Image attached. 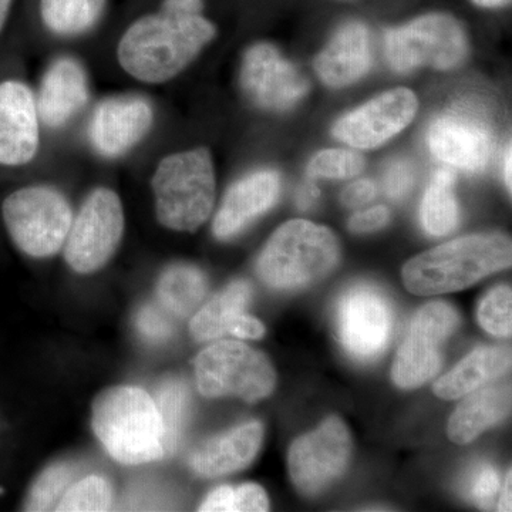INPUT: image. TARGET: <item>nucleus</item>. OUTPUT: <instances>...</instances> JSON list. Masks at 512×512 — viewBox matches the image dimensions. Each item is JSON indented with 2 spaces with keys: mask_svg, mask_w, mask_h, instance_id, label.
Wrapping results in <instances>:
<instances>
[{
  "mask_svg": "<svg viewBox=\"0 0 512 512\" xmlns=\"http://www.w3.org/2000/svg\"><path fill=\"white\" fill-rule=\"evenodd\" d=\"M205 0H160L137 16L117 43V62L131 79L150 86L171 82L217 36Z\"/></svg>",
  "mask_w": 512,
  "mask_h": 512,
  "instance_id": "nucleus-1",
  "label": "nucleus"
},
{
  "mask_svg": "<svg viewBox=\"0 0 512 512\" xmlns=\"http://www.w3.org/2000/svg\"><path fill=\"white\" fill-rule=\"evenodd\" d=\"M511 239L500 234L468 235L414 256L403 268V282L414 295L463 291L485 276L508 268Z\"/></svg>",
  "mask_w": 512,
  "mask_h": 512,
  "instance_id": "nucleus-2",
  "label": "nucleus"
},
{
  "mask_svg": "<svg viewBox=\"0 0 512 512\" xmlns=\"http://www.w3.org/2000/svg\"><path fill=\"white\" fill-rule=\"evenodd\" d=\"M92 424L111 458L127 466L165 457L164 427L153 397L134 386L104 390L93 403Z\"/></svg>",
  "mask_w": 512,
  "mask_h": 512,
  "instance_id": "nucleus-3",
  "label": "nucleus"
},
{
  "mask_svg": "<svg viewBox=\"0 0 512 512\" xmlns=\"http://www.w3.org/2000/svg\"><path fill=\"white\" fill-rule=\"evenodd\" d=\"M151 190L157 221L177 232H195L214 210L217 177L210 150L177 151L158 161Z\"/></svg>",
  "mask_w": 512,
  "mask_h": 512,
  "instance_id": "nucleus-4",
  "label": "nucleus"
},
{
  "mask_svg": "<svg viewBox=\"0 0 512 512\" xmlns=\"http://www.w3.org/2000/svg\"><path fill=\"white\" fill-rule=\"evenodd\" d=\"M339 254L338 239L329 228L305 220L288 221L266 242L256 272L271 288L296 291L329 275Z\"/></svg>",
  "mask_w": 512,
  "mask_h": 512,
  "instance_id": "nucleus-5",
  "label": "nucleus"
},
{
  "mask_svg": "<svg viewBox=\"0 0 512 512\" xmlns=\"http://www.w3.org/2000/svg\"><path fill=\"white\" fill-rule=\"evenodd\" d=\"M74 212L66 195L46 184L10 192L2 220L15 247L30 258H52L63 251Z\"/></svg>",
  "mask_w": 512,
  "mask_h": 512,
  "instance_id": "nucleus-6",
  "label": "nucleus"
},
{
  "mask_svg": "<svg viewBox=\"0 0 512 512\" xmlns=\"http://www.w3.org/2000/svg\"><path fill=\"white\" fill-rule=\"evenodd\" d=\"M202 396L239 397L258 402L274 392L276 375L268 357L237 340H220L195 359Z\"/></svg>",
  "mask_w": 512,
  "mask_h": 512,
  "instance_id": "nucleus-7",
  "label": "nucleus"
},
{
  "mask_svg": "<svg viewBox=\"0 0 512 512\" xmlns=\"http://www.w3.org/2000/svg\"><path fill=\"white\" fill-rule=\"evenodd\" d=\"M470 50L466 30L453 16L431 13L400 28L387 30L384 55L396 72L421 66L450 70L466 60Z\"/></svg>",
  "mask_w": 512,
  "mask_h": 512,
  "instance_id": "nucleus-8",
  "label": "nucleus"
},
{
  "mask_svg": "<svg viewBox=\"0 0 512 512\" xmlns=\"http://www.w3.org/2000/svg\"><path fill=\"white\" fill-rule=\"evenodd\" d=\"M126 228L123 202L109 187L94 188L73 217L63 252L77 274L100 271L116 254Z\"/></svg>",
  "mask_w": 512,
  "mask_h": 512,
  "instance_id": "nucleus-9",
  "label": "nucleus"
},
{
  "mask_svg": "<svg viewBox=\"0 0 512 512\" xmlns=\"http://www.w3.org/2000/svg\"><path fill=\"white\" fill-rule=\"evenodd\" d=\"M336 328L343 348L359 362L377 359L392 339L394 311L376 286H352L336 306Z\"/></svg>",
  "mask_w": 512,
  "mask_h": 512,
  "instance_id": "nucleus-10",
  "label": "nucleus"
},
{
  "mask_svg": "<svg viewBox=\"0 0 512 512\" xmlns=\"http://www.w3.org/2000/svg\"><path fill=\"white\" fill-rule=\"evenodd\" d=\"M460 318L453 306L433 302L423 306L410 323L396 362L393 382L402 389H416L439 373L440 348L458 328Z\"/></svg>",
  "mask_w": 512,
  "mask_h": 512,
  "instance_id": "nucleus-11",
  "label": "nucleus"
},
{
  "mask_svg": "<svg viewBox=\"0 0 512 512\" xmlns=\"http://www.w3.org/2000/svg\"><path fill=\"white\" fill-rule=\"evenodd\" d=\"M352 440L345 423L329 417L315 431L299 437L289 450L293 484L306 495L318 494L338 480L349 464Z\"/></svg>",
  "mask_w": 512,
  "mask_h": 512,
  "instance_id": "nucleus-12",
  "label": "nucleus"
},
{
  "mask_svg": "<svg viewBox=\"0 0 512 512\" xmlns=\"http://www.w3.org/2000/svg\"><path fill=\"white\" fill-rule=\"evenodd\" d=\"M494 131L480 113L460 107L431 121L427 146L441 163L467 174H478L490 163Z\"/></svg>",
  "mask_w": 512,
  "mask_h": 512,
  "instance_id": "nucleus-13",
  "label": "nucleus"
},
{
  "mask_svg": "<svg viewBox=\"0 0 512 512\" xmlns=\"http://www.w3.org/2000/svg\"><path fill=\"white\" fill-rule=\"evenodd\" d=\"M239 80L247 99L266 111L291 110L309 92L308 79L269 43L249 47Z\"/></svg>",
  "mask_w": 512,
  "mask_h": 512,
  "instance_id": "nucleus-14",
  "label": "nucleus"
},
{
  "mask_svg": "<svg viewBox=\"0 0 512 512\" xmlns=\"http://www.w3.org/2000/svg\"><path fill=\"white\" fill-rule=\"evenodd\" d=\"M156 113L147 97L117 94L94 107L87 137L94 153L104 160H119L150 134Z\"/></svg>",
  "mask_w": 512,
  "mask_h": 512,
  "instance_id": "nucleus-15",
  "label": "nucleus"
},
{
  "mask_svg": "<svg viewBox=\"0 0 512 512\" xmlns=\"http://www.w3.org/2000/svg\"><path fill=\"white\" fill-rule=\"evenodd\" d=\"M417 109L419 101L412 90H390L340 117L333 126V136L350 147L370 150L409 126Z\"/></svg>",
  "mask_w": 512,
  "mask_h": 512,
  "instance_id": "nucleus-16",
  "label": "nucleus"
},
{
  "mask_svg": "<svg viewBox=\"0 0 512 512\" xmlns=\"http://www.w3.org/2000/svg\"><path fill=\"white\" fill-rule=\"evenodd\" d=\"M42 121L36 93L16 77L0 80V167L22 168L39 156Z\"/></svg>",
  "mask_w": 512,
  "mask_h": 512,
  "instance_id": "nucleus-17",
  "label": "nucleus"
},
{
  "mask_svg": "<svg viewBox=\"0 0 512 512\" xmlns=\"http://www.w3.org/2000/svg\"><path fill=\"white\" fill-rule=\"evenodd\" d=\"M42 126L66 127L90 101L89 74L73 56H59L47 66L36 94Z\"/></svg>",
  "mask_w": 512,
  "mask_h": 512,
  "instance_id": "nucleus-18",
  "label": "nucleus"
},
{
  "mask_svg": "<svg viewBox=\"0 0 512 512\" xmlns=\"http://www.w3.org/2000/svg\"><path fill=\"white\" fill-rule=\"evenodd\" d=\"M282 181L278 171L256 170L239 178L229 187L217 215H215V237L228 241L237 237L271 210L281 195Z\"/></svg>",
  "mask_w": 512,
  "mask_h": 512,
  "instance_id": "nucleus-19",
  "label": "nucleus"
},
{
  "mask_svg": "<svg viewBox=\"0 0 512 512\" xmlns=\"http://www.w3.org/2000/svg\"><path fill=\"white\" fill-rule=\"evenodd\" d=\"M252 299V286L235 281L195 313L190 323L191 335L198 342H210L231 335L238 339H261L265 326L245 313Z\"/></svg>",
  "mask_w": 512,
  "mask_h": 512,
  "instance_id": "nucleus-20",
  "label": "nucleus"
},
{
  "mask_svg": "<svg viewBox=\"0 0 512 512\" xmlns=\"http://www.w3.org/2000/svg\"><path fill=\"white\" fill-rule=\"evenodd\" d=\"M373 64L372 37L360 22L340 26L328 46L316 56V74L326 86L342 89L362 79Z\"/></svg>",
  "mask_w": 512,
  "mask_h": 512,
  "instance_id": "nucleus-21",
  "label": "nucleus"
},
{
  "mask_svg": "<svg viewBox=\"0 0 512 512\" xmlns=\"http://www.w3.org/2000/svg\"><path fill=\"white\" fill-rule=\"evenodd\" d=\"M262 440V424L259 421H249L237 429L200 444L188 457V464L201 477L227 476L248 467L254 461L262 446Z\"/></svg>",
  "mask_w": 512,
  "mask_h": 512,
  "instance_id": "nucleus-22",
  "label": "nucleus"
},
{
  "mask_svg": "<svg viewBox=\"0 0 512 512\" xmlns=\"http://www.w3.org/2000/svg\"><path fill=\"white\" fill-rule=\"evenodd\" d=\"M511 410L508 384L478 387L451 414L447 433L451 441L467 444L504 419Z\"/></svg>",
  "mask_w": 512,
  "mask_h": 512,
  "instance_id": "nucleus-23",
  "label": "nucleus"
},
{
  "mask_svg": "<svg viewBox=\"0 0 512 512\" xmlns=\"http://www.w3.org/2000/svg\"><path fill=\"white\" fill-rule=\"evenodd\" d=\"M510 367V349L500 346L478 348L434 383V393L444 400L461 399L490 380L505 375Z\"/></svg>",
  "mask_w": 512,
  "mask_h": 512,
  "instance_id": "nucleus-24",
  "label": "nucleus"
},
{
  "mask_svg": "<svg viewBox=\"0 0 512 512\" xmlns=\"http://www.w3.org/2000/svg\"><path fill=\"white\" fill-rule=\"evenodd\" d=\"M110 0H36L42 28L57 39L90 35L106 18Z\"/></svg>",
  "mask_w": 512,
  "mask_h": 512,
  "instance_id": "nucleus-25",
  "label": "nucleus"
},
{
  "mask_svg": "<svg viewBox=\"0 0 512 512\" xmlns=\"http://www.w3.org/2000/svg\"><path fill=\"white\" fill-rule=\"evenodd\" d=\"M207 288V278L197 266H168L158 279V305L173 318H188L204 301Z\"/></svg>",
  "mask_w": 512,
  "mask_h": 512,
  "instance_id": "nucleus-26",
  "label": "nucleus"
},
{
  "mask_svg": "<svg viewBox=\"0 0 512 512\" xmlns=\"http://www.w3.org/2000/svg\"><path fill=\"white\" fill-rule=\"evenodd\" d=\"M456 175L450 170H439L431 178L420 207L424 231L431 237L451 234L460 222V207L454 194Z\"/></svg>",
  "mask_w": 512,
  "mask_h": 512,
  "instance_id": "nucleus-27",
  "label": "nucleus"
},
{
  "mask_svg": "<svg viewBox=\"0 0 512 512\" xmlns=\"http://www.w3.org/2000/svg\"><path fill=\"white\" fill-rule=\"evenodd\" d=\"M154 402L163 421L165 456H168L180 443L190 416V392L180 380H170L160 387Z\"/></svg>",
  "mask_w": 512,
  "mask_h": 512,
  "instance_id": "nucleus-28",
  "label": "nucleus"
},
{
  "mask_svg": "<svg viewBox=\"0 0 512 512\" xmlns=\"http://www.w3.org/2000/svg\"><path fill=\"white\" fill-rule=\"evenodd\" d=\"M269 510L268 495L258 484H244L238 488L222 485L201 504L204 512H262Z\"/></svg>",
  "mask_w": 512,
  "mask_h": 512,
  "instance_id": "nucleus-29",
  "label": "nucleus"
},
{
  "mask_svg": "<svg viewBox=\"0 0 512 512\" xmlns=\"http://www.w3.org/2000/svg\"><path fill=\"white\" fill-rule=\"evenodd\" d=\"M111 504L113 488L109 481L104 477L89 476L67 488L55 511H109Z\"/></svg>",
  "mask_w": 512,
  "mask_h": 512,
  "instance_id": "nucleus-30",
  "label": "nucleus"
},
{
  "mask_svg": "<svg viewBox=\"0 0 512 512\" xmlns=\"http://www.w3.org/2000/svg\"><path fill=\"white\" fill-rule=\"evenodd\" d=\"M76 470L72 464L57 463L43 471L37 477L36 483L30 488L28 500L25 503L26 511L56 510L60 498L72 485Z\"/></svg>",
  "mask_w": 512,
  "mask_h": 512,
  "instance_id": "nucleus-31",
  "label": "nucleus"
},
{
  "mask_svg": "<svg viewBox=\"0 0 512 512\" xmlns=\"http://www.w3.org/2000/svg\"><path fill=\"white\" fill-rule=\"evenodd\" d=\"M365 157L352 150L329 148L313 156L308 164V177L328 178V180H348L365 170Z\"/></svg>",
  "mask_w": 512,
  "mask_h": 512,
  "instance_id": "nucleus-32",
  "label": "nucleus"
},
{
  "mask_svg": "<svg viewBox=\"0 0 512 512\" xmlns=\"http://www.w3.org/2000/svg\"><path fill=\"white\" fill-rule=\"evenodd\" d=\"M478 320L494 336L508 338L512 330V292L510 286H498L481 302Z\"/></svg>",
  "mask_w": 512,
  "mask_h": 512,
  "instance_id": "nucleus-33",
  "label": "nucleus"
},
{
  "mask_svg": "<svg viewBox=\"0 0 512 512\" xmlns=\"http://www.w3.org/2000/svg\"><path fill=\"white\" fill-rule=\"evenodd\" d=\"M136 325L141 338L151 343H163L174 333L170 315L153 303L141 306L137 313Z\"/></svg>",
  "mask_w": 512,
  "mask_h": 512,
  "instance_id": "nucleus-34",
  "label": "nucleus"
},
{
  "mask_svg": "<svg viewBox=\"0 0 512 512\" xmlns=\"http://www.w3.org/2000/svg\"><path fill=\"white\" fill-rule=\"evenodd\" d=\"M416 180L412 163L406 160H394L384 171L383 187L390 200L400 201L409 194Z\"/></svg>",
  "mask_w": 512,
  "mask_h": 512,
  "instance_id": "nucleus-35",
  "label": "nucleus"
},
{
  "mask_svg": "<svg viewBox=\"0 0 512 512\" xmlns=\"http://www.w3.org/2000/svg\"><path fill=\"white\" fill-rule=\"evenodd\" d=\"M498 490H500V477L493 466L483 464L474 470L470 480V494L480 507L493 504Z\"/></svg>",
  "mask_w": 512,
  "mask_h": 512,
  "instance_id": "nucleus-36",
  "label": "nucleus"
},
{
  "mask_svg": "<svg viewBox=\"0 0 512 512\" xmlns=\"http://www.w3.org/2000/svg\"><path fill=\"white\" fill-rule=\"evenodd\" d=\"M390 211L383 205L367 208L365 211L356 212L349 221V229L355 234H367L375 232L389 224Z\"/></svg>",
  "mask_w": 512,
  "mask_h": 512,
  "instance_id": "nucleus-37",
  "label": "nucleus"
},
{
  "mask_svg": "<svg viewBox=\"0 0 512 512\" xmlns=\"http://www.w3.org/2000/svg\"><path fill=\"white\" fill-rule=\"evenodd\" d=\"M376 194L377 187L373 181L357 180L343 190L340 200L346 207L357 208L375 200Z\"/></svg>",
  "mask_w": 512,
  "mask_h": 512,
  "instance_id": "nucleus-38",
  "label": "nucleus"
},
{
  "mask_svg": "<svg viewBox=\"0 0 512 512\" xmlns=\"http://www.w3.org/2000/svg\"><path fill=\"white\" fill-rule=\"evenodd\" d=\"M319 197V188L313 183H306L299 188L298 192H296V204H298V207L301 208V210L306 211L316 204Z\"/></svg>",
  "mask_w": 512,
  "mask_h": 512,
  "instance_id": "nucleus-39",
  "label": "nucleus"
},
{
  "mask_svg": "<svg viewBox=\"0 0 512 512\" xmlns=\"http://www.w3.org/2000/svg\"><path fill=\"white\" fill-rule=\"evenodd\" d=\"M18 2L19 0H0V37L9 28L18 8Z\"/></svg>",
  "mask_w": 512,
  "mask_h": 512,
  "instance_id": "nucleus-40",
  "label": "nucleus"
},
{
  "mask_svg": "<svg viewBox=\"0 0 512 512\" xmlns=\"http://www.w3.org/2000/svg\"><path fill=\"white\" fill-rule=\"evenodd\" d=\"M511 473H508L505 478L503 494H501L500 503H498V510L511 511Z\"/></svg>",
  "mask_w": 512,
  "mask_h": 512,
  "instance_id": "nucleus-41",
  "label": "nucleus"
},
{
  "mask_svg": "<svg viewBox=\"0 0 512 512\" xmlns=\"http://www.w3.org/2000/svg\"><path fill=\"white\" fill-rule=\"evenodd\" d=\"M511 146L507 147V151H505L504 157V180L505 184H507L508 190L511 191Z\"/></svg>",
  "mask_w": 512,
  "mask_h": 512,
  "instance_id": "nucleus-42",
  "label": "nucleus"
},
{
  "mask_svg": "<svg viewBox=\"0 0 512 512\" xmlns=\"http://www.w3.org/2000/svg\"><path fill=\"white\" fill-rule=\"evenodd\" d=\"M473 2L478 6H483V8H500V6L510 3V0H473Z\"/></svg>",
  "mask_w": 512,
  "mask_h": 512,
  "instance_id": "nucleus-43",
  "label": "nucleus"
}]
</instances>
